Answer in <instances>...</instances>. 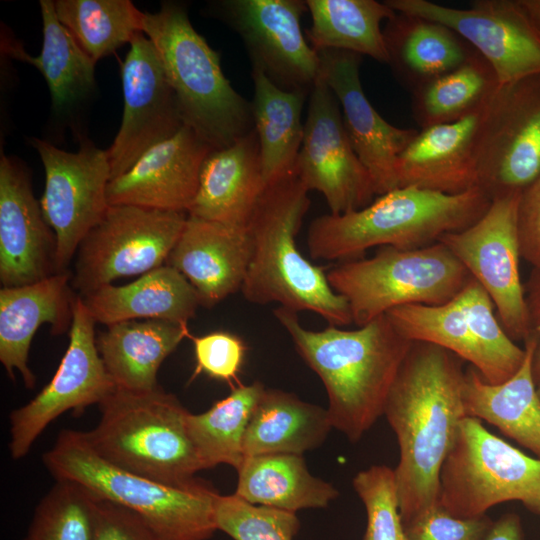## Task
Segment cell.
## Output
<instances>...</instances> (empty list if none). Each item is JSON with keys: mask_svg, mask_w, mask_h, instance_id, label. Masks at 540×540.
<instances>
[{"mask_svg": "<svg viewBox=\"0 0 540 540\" xmlns=\"http://www.w3.org/2000/svg\"><path fill=\"white\" fill-rule=\"evenodd\" d=\"M462 360L413 341L389 392L384 415L399 445L394 469L402 523L438 503L442 464L467 417Z\"/></svg>", "mask_w": 540, "mask_h": 540, "instance_id": "6da1fadb", "label": "cell"}, {"mask_svg": "<svg viewBox=\"0 0 540 540\" xmlns=\"http://www.w3.org/2000/svg\"><path fill=\"white\" fill-rule=\"evenodd\" d=\"M274 316L321 379L332 427L357 442L384 415L386 401L412 345L386 314L345 330L303 327L298 313L278 306Z\"/></svg>", "mask_w": 540, "mask_h": 540, "instance_id": "7a4b0ae2", "label": "cell"}, {"mask_svg": "<svg viewBox=\"0 0 540 540\" xmlns=\"http://www.w3.org/2000/svg\"><path fill=\"white\" fill-rule=\"evenodd\" d=\"M308 189L295 171L265 186L247 224L252 253L241 288L250 303H278L311 311L329 325L352 323L346 300L330 286L326 271L303 256L296 236L310 207Z\"/></svg>", "mask_w": 540, "mask_h": 540, "instance_id": "3957f363", "label": "cell"}, {"mask_svg": "<svg viewBox=\"0 0 540 540\" xmlns=\"http://www.w3.org/2000/svg\"><path fill=\"white\" fill-rule=\"evenodd\" d=\"M491 201L478 187L459 194L398 187L359 210L315 218L308 228L307 248L313 259L343 262L361 258L375 246L426 247L472 225Z\"/></svg>", "mask_w": 540, "mask_h": 540, "instance_id": "277c9868", "label": "cell"}, {"mask_svg": "<svg viewBox=\"0 0 540 540\" xmlns=\"http://www.w3.org/2000/svg\"><path fill=\"white\" fill-rule=\"evenodd\" d=\"M142 31L154 45L176 95L184 126L213 150L254 130L251 102L225 77L218 52L192 26L181 4L145 12Z\"/></svg>", "mask_w": 540, "mask_h": 540, "instance_id": "5b68a950", "label": "cell"}, {"mask_svg": "<svg viewBox=\"0 0 540 540\" xmlns=\"http://www.w3.org/2000/svg\"><path fill=\"white\" fill-rule=\"evenodd\" d=\"M100 420L83 432L109 463L156 482L187 487L203 470L187 430L188 411L160 386L149 391L119 387L99 404Z\"/></svg>", "mask_w": 540, "mask_h": 540, "instance_id": "8992f818", "label": "cell"}, {"mask_svg": "<svg viewBox=\"0 0 540 540\" xmlns=\"http://www.w3.org/2000/svg\"><path fill=\"white\" fill-rule=\"evenodd\" d=\"M42 458L56 481L77 483L137 513L162 540H208L217 530L218 493L202 480L176 487L131 473L104 460L83 432L71 429L62 430Z\"/></svg>", "mask_w": 540, "mask_h": 540, "instance_id": "52a82bcc", "label": "cell"}, {"mask_svg": "<svg viewBox=\"0 0 540 540\" xmlns=\"http://www.w3.org/2000/svg\"><path fill=\"white\" fill-rule=\"evenodd\" d=\"M326 275L357 327L397 307L445 304L471 278L441 242L417 249L379 247L370 258L338 262Z\"/></svg>", "mask_w": 540, "mask_h": 540, "instance_id": "ba28073f", "label": "cell"}, {"mask_svg": "<svg viewBox=\"0 0 540 540\" xmlns=\"http://www.w3.org/2000/svg\"><path fill=\"white\" fill-rule=\"evenodd\" d=\"M508 501L540 514V458L465 417L440 470L439 504L455 517L470 518Z\"/></svg>", "mask_w": 540, "mask_h": 540, "instance_id": "9c48e42d", "label": "cell"}, {"mask_svg": "<svg viewBox=\"0 0 540 540\" xmlns=\"http://www.w3.org/2000/svg\"><path fill=\"white\" fill-rule=\"evenodd\" d=\"M188 213L132 205H110L80 243L71 285L86 297L113 281L163 266Z\"/></svg>", "mask_w": 540, "mask_h": 540, "instance_id": "30bf717a", "label": "cell"}, {"mask_svg": "<svg viewBox=\"0 0 540 540\" xmlns=\"http://www.w3.org/2000/svg\"><path fill=\"white\" fill-rule=\"evenodd\" d=\"M521 192L492 198L486 212L469 227L444 235V244L491 298L509 337L529 336L524 285L520 276L518 208Z\"/></svg>", "mask_w": 540, "mask_h": 540, "instance_id": "8fae6325", "label": "cell"}, {"mask_svg": "<svg viewBox=\"0 0 540 540\" xmlns=\"http://www.w3.org/2000/svg\"><path fill=\"white\" fill-rule=\"evenodd\" d=\"M384 2L454 31L489 63L500 86L540 75V31L518 0H475L467 9L428 0Z\"/></svg>", "mask_w": 540, "mask_h": 540, "instance_id": "7c38bea8", "label": "cell"}, {"mask_svg": "<svg viewBox=\"0 0 540 540\" xmlns=\"http://www.w3.org/2000/svg\"><path fill=\"white\" fill-rule=\"evenodd\" d=\"M45 171V188L40 206L57 238V270L67 267L77 249L104 217L109 203L107 187L111 168L107 150L83 140L77 153L61 150L33 138Z\"/></svg>", "mask_w": 540, "mask_h": 540, "instance_id": "4fadbf2b", "label": "cell"}, {"mask_svg": "<svg viewBox=\"0 0 540 540\" xmlns=\"http://www.w3.org/2000/svg\"><path fill=\"white\" fill-rule=\"evenodd\" d=\"M294 171L308 191L323 195L333 215L364 208L377 197L373 180L349 139L339 102L322 73L309 94Z\"/></svg>", "mask_w": 540, "mask_h": 540, "instance_id": "5bb4252c", "label": "cell"}, {"mask_svg": "<svg viewBox=\"0 0 540 540\" xmlns=\"http://www.w3.org/2000/svg\"><path fill=\"white\" fill-rule=\"evenodd\" d=\"M95 320L77 296L69 329V345L51 381L27 404L9 415V451L23 458L57 417L99 404L116 387L99 354Z\"/></svg>", "mask_w": 540, "mask_h": 540, "instance_id": "9a60e30c", "label": "cell"}, {"mask_svg": "<svg viewBox=\"0 0 540 540\" xmlns=\"http://www.w3.org/2000/svg\"><path fill=\"white\" fill-rule=\"evenodd\" d=\"M219 17L242 39L252 67L285 91L311 92L321 60L301 29L303 0H221Z\"/></svg>", "mask_w": 540, "mask_h": 540, "instance_id": "2e32d148", "label": "cell"}, {"mask_svg": "<svg viewBox=\"0 0 540 540\" xmlns=\"http://www.w3.org/2000/svg\"><path fill=\"white\" fill-rule=\"evenodd\" d=\"M540 176V75L500 86L487 123L478 187L491 199L522 192Z\"/></svg>", "mask_w": 540, "mask_h": 540, "instance_id": "e0dca14e", "label": "cell"}, {"mask_svg": "<svg viewBox=\"0 0 540 540\" xmlns=\"http://www.w3.org/2000/svg\"><path fill=\"white\" fill-rule=\"evenodd\" d=\"M124 109L120 129L107 149L111 179L125 173L152 146L183 126L176 95L149 38L130 42L121 67Z\"/></svg>", "mask_w": 540, "mask_h": 540, "instance_id": "ac0fdd59", "label": "cell"}, {"mask_svg": "<svg viewBox=\"0 0 540 540\" xmlns=\"http://www.w3.org/2000/svg\"><path fill=\"white\" fill-rule=\"evenodd\" d=\"M318 53L321 73L339 102L351 144L377 196L397 188L399 155L419 130L390 124L372 106L360 80L361 55L341 50Z\"/></svg>", "mask_w": 540, "mask_h": 540, "instance_id": "d6986e66", "label": "cell"}, {"mask_svg": "<svg viewBox=\"0 0 540 540\" xmlns=\"http://www.w3.org/2000/svg\"><path fill=\"white\" fill-rule=\"evenodd\" d=\"M59 273L57 238L33 195L27 169L12 157L0 158V282L32 284Z\"/></svg>", "mask_w": 540, "mask_h": 540, "instance_id": "ffe728a7", "label": "cell"}, {"mask_svg": "<svg viewBox=\"0 0 540 540\" xmlns=\"http://www.w3.org/2000/svg\"><path fill=\"white\" fill-rule=\"evenodd\" d=\"M495 94L461 119L418 131L399 155L397 188L459 194L478 187L480 152Z\"/></svg>", "mask_w": 540, "mask_h": 540, "instance_id": "44dd1931", "label": "cell"}, {"mask_svg": "<svg viewBox=\"0 0 540 540\" xmlns=\"http://www.w3.org/2000/svg\"><path fill=\"white\" fill-rule=\"evenodd\" d=\"M212 147L183 126L145 151L123 174L110 180L109 205L186 212L195 198L202 164Z\"/></svg>", "mask_w": 540, "mask_h": 540, "instance_id": "7402d4cb", "label": "cell"}, {"mask_svg": "<svg viewBox=\"0 0 540 540\" xmlns=\"http://www.w3.org/2000/svg\"><path fill=\"white\" fill-rule=\"evenodd\" d=\"M252 253L247 227L187 217L166 265L196 290L201 306L212 307L241 290Z\"/></svg>", "mask_w": 540, "mask_h": 540, "instance_id": "603a6c76", "label": "cell"}, {"mask_svg": "<svg viewBox=\"0 0 540 540\" xmlns=\"http://www.w3.org/2000/svg\"><path fill=\"white\" fill-rule=\"evenodd\" d=\"M71 279L72 273L64 271L32 284L0 290V361L13 381L17 370L28 389L36 382L28 358L38 328L47 323L52 334H62L71 327L78 296L69 283Z\"/></svg>", "mask_w": 540, "mask_h": 540, "instance_id": "cb8c5ba5", "label": "cell"}, {"mask_svg": "<svg viewBox=\"0 0 540 540\" xmlns=\"http://www.w3.org/2000/svg\"><path fill=\"white\" fill-rule=\"evenodd\" d=\"M265 186L254 129L230 146L209 153L188 215L247 227Z\"/></svg>", "mask_w": 540, "mask_h": 540, "instance_id": "d4e9b609", "label": "cell"}, {"mask_svg": "<svg viewBox=\"0 0 540 540\" xmlns=\"http://www.w3.org/2000/svg\"><path fill=\"white\" fill-rule=\"evenodd\" d=\"M81 298L95 322L106 326L137 319L188 326L201 305L193 286L169 265L149 271L127 285L109 284Z\"/></svg>", "mask_w": 540, "mask_h": 540, "instance_id": "484cf974", "label": "cell"}, {"mask_svg": "<svg viewBox=\"0 0 540 540\" xmlns=\"http://www.w3.org/2000/svg\"><path fill=\"white\" fill-rule=\"evenodd\" d=\"M535 347L536 339L528 336L521 367L499 384L484 381L475 368H468L463 404L467 417L492 424L540 458V399L532 369Z\"/></svg>", "mask_w": 540, "mask_h": 540, "instance_id": "4316f807", "label": "cell"}, {"mask_svg": "<svg viewBox=\"0 0 540 540\" xmlns=\"http://www.w3.org/2000/svg\"><path fill=\"white\" fill-rule=\"evenodd\" d=\"M383 36L387 64L411 92L456 69L476 52L448 27L396 11L386 21Z\"/></svg>", "mask_w": 540, "mask_h": 540, "instance_id": "83f0119b", "label": "cell"}, {"mask_svg": "<svg viewBox=\"0 0 540 540\" xmlns=\"http://www.w3.org/2000/svg\"><path fill=\"white\" fill-rule=\"evenodd\" d=\"M188 326L164 320H129L107 326L96 337L105 368L116 387L132 391L157 388L163 361L184 338Z\"/></svg>", "mask_w": 540, "mask_h": 540, "instance_id": "f1b7e54d", "label": "cell"}, {"mask_svg": "<svg viewBox=\"0 0 540 540\" xmlns=\"http://www.w3.org/2000/svg\"><path fill=\"white\" fill-rule=\"evenodd\" d=\"M331 428L327 409L292 393L265 388L246 429L244 456L302 455L319 447Z\"/></svg>", "mask_w": 540, "mask_h": 540, "instance_id": "f546056e", "label": "cell"}, {"mask_svg": "<svg viewBox=\"0 0 540 540\" xmlns=\"http://www.w3.org/2000/svg\"><path fill=\"white\" fill-rule=\"evenodd\" d=\"M237 473L235 494L254 505L295 513L304 508L326 507L338 496L333 485L310 474L301 455L246 457Z\"/></svg>", "mask_w": 540, "mask_h": 540, "instance_id": "4dcf8cb0", "label": "cell"}, {"mask_svg": "<svg viewBox=\"0 0 540 540\" xmlns=\"http://www.w3.org/2000/svg\"><path fill=\"white\" fill-rule=\"evenodd\" d=\"M43 43L37 56L28 54L22 44L3 35L1 50L8 57L35 66L49 87L52 108L62 111L95 84V62L83 51L71 33L58 20L54 1H40Z\"/></svg>", "mask_w": 540, "mask_h": 540, "instance_id": "1f68e13d", "label": "cell"}, {"mask_svg": "<svg viewBox=\"0 0 540 540\" xmlns=\"http://www.w3.org/2000/svg\"><path fill=\"white\" fill-rule=\"evenodd\" d=\"M254 86L251 101L265 185L294 170L303 136L301 113L309 96L306 91H285L252 67Z\"/></svg>", "mask_w": 540, "mask_h": 540, "instance_id": "d6a6232c", "label": "cell"}, {"mask_svg": "<svg viewBox=\"0 0 540 540\" xmlns=\"http://www.w3.org/2000/svg\"><path fill=\"white\" fill-rule=\"evenodd\" d=\"M312 25L306 30L309 44L316 52L341 50L367 55L388 63L381 23L395 11L384 1L305 0Z\"/></svg>", "mask_w": 540, "mask_h": 540, "instance_id": "836d02e7", "label": "cell"}, {"mask_svg": "<svg viewBox=\"0 0 540 540\" xmlns=\"http://www.w3.org/2000/svg\"><path fill=\"white\" fill-rule=\"evenodd\" d=\"M265 387L238 384L228 396L201 414L188 413L187 430L203 469L219 464L240 467L246 429Z\"/></svg>", "mask_w": 540, "mask_h": 540, "instance_id": "e575fe53", "label": "cell"}, {"mask_svg": "<svg viewBox=\"0 0 540 540\" xmlns=\"http://www.w3.org/2000/svg\"><path fill=\"white\" fill-rule=\"evenodd\" d=\"M499 87L492 67L475 52L456 69L411 92L414 120L421 129L456 121L478 109Z\"/></svg>", "mask_w": 540, "mask_h": 540, "instance_id": "d590c367", "label": "cell"}, {"mask_svg": "<svg viewBox=\"0 0 540 540\" xmlns=\"http://www.w3.org/2000/svg\"><path fill=\"white\" fill-rule=\"evenodd\" d=\"M386 315L409 340L431 343L452 352L469 362L484 381L495 384L491 363L457 297L436 306L397 307Z\"/></svg>", "mask_w": 540, "mask_h": 540, "instance_id": "8d00e7d4", "label": "cell"}, {"mask_svg": "<svg viewBox=\"0 0 540 540\" xmlns=\"http://www.w3.org/2000/svg\"><path fill=\"white\" fill-rule=\"evenodd\" d=\"M58 20L96 63L142 31L144 12L129 0H57Z\"/></svg>", "mask_w": 540, "mask_h": 540, "instance_id": "74e56055", "label": "cell"}, {"mask_svg": "<svg viewBox=\"0 0 540 540\" xmlns=\"http://www.w3.org/2000/svg\"><path fill=\"white\" fill-rule=\"evenodd\" d=\"M96 496L71 481H56L37 504L23 540H93Z\"/></svg>", "mask_w": 540, "mask_h": 540, "instance_id": "f35d334b", "label": "cell"}, {"mask_svg": "<svg viewBox=\"0 0 540 540\" xmlns=\"http://www.w3.org/2000/svg\"><path fill=\"white\" fill-rule=\"evenodd\" d=\"M214 520L234 540H292L300 529L294 512L254 505L236 494L216 495Z\"/></svg>", "mask_w": 540, "mask_h": 540, "instance_id": "ab89813d", "label": "cell"}, {"mask_svg": "<svg viewBox=\"0 0 540 540\" xmlns=\"http://www.w3.org/2000/svg\"><path fill=\"white\" fill-rule=\"evenodd\" d=\"M353 487L366 509L364 540H407L393 469L385 465L371 466L357 473Z\"/></svg>", "mask_w": 540, "mask_h": 540, "instance_id": "60d3db41", "label": "cell"}, {"mask_svg": "<svg viewBox=\"0 0 540 540\" xmlns=\"http://www.w3.org/2000/svg\"><path fill=\"white\" fill-rule=\"evenodd\" d=\"M494 521L486 514L459 518L438 503L403 524L407 540H485Z\"/></svg>", "mask_w": 540, "mask_h": 540, "instance_id": "b9f144b4", "label": "cell"}, {"mask_svg": "<svg viewBox=\"0 0 540 540\" xmlns=\"http://www.w3.org/2000/svg\"><path fill=\"white\" fill-rule=\"evenodd\" d=\"M195 354V370L191 378L201 373L232 385L238 375L246 353L243 340L230 332L215 331L192 337Z\"/></svg>", "mask_w": 540, "mask_h": 540, "instance_id": "7bdbcfd3", "label": "cell"}, {"mask_svg": "<svg viewBox=\"0 0 540 540\" xmlns=\"http://www.w3.org/2000/svg\"><path fill=\"white\" fill-rule=\"evenodd\" d=\"M93 540H162L137 513L96 497Z\"/></svg>", "mask_w": 540, "mask_h": 540, "instance_id": "ee69618b", "label": "cell"}, {"mask_svg": "<svg viewBox=\"0 0 540 540\" xmlns=\"http://www.w3.org/2000/svg\"><path fill=\"white\" fill-rule=\"evenodd\" d=\"M518 234L521 257L540 269V176L521 192Z\"/></svg>", "mask_w": 540, "mask_h": 540, "instance_id": "f6af8a7d", "label": "cell"}, {"mask_svg": "<svg viewBox=\"0 0 540 540\" xmlns=\"http://www.w3.org/2000/svg\"><path fill=\"white\" fill-rule=\"evenodd\" d=\"M528 312L529 336L536 339L532 369L535 382L540 379V269H533L524 285Z\"/></svg>", "mask_w": 540, "mask_h": 540, "instance_id": "bcb514c9", "label": "cell"}, {"mask_svg": "<svg viewBox=\"0 0 540 540\" xmlns=\"http://www.w3.org/2000/svg\"><path fill=\"white\" fill-rule=\"evenodd\" d=\"M485 540H523L520 517L507 513L495 521Z\"/></svg>", "mask_w": 540, "mask_h": 540, "instance_id": "7dc6e473", "label": "cell"}, {"mask_svg": "<svg viewBox=\"0 0 540 540\" xmlns=\"http://www.w3.org/2000/svg\"><path fill=\"white\" fill-rule=\"evenodd\" d=\"M536 28L540 31V0H518Z\"/></svg>", "mask_w": 540, "mask_h": 540, "instance_id": "c3c4849f", "label": "cell"}, {"mask_svg": "<svg viewBox=\"0 0 540 540\" xmlns=\"http://www.w3.org/2000/svg\"><path fill=\"white\" fill-rule=\"evenodd\" d=\"M536 389H537V393L540 399V379L536 381Z\"/></svg>", "mask_w": 540, "mask_h": 540, "instance_id": "681fc988", "label": "cell"}]
</instances>
